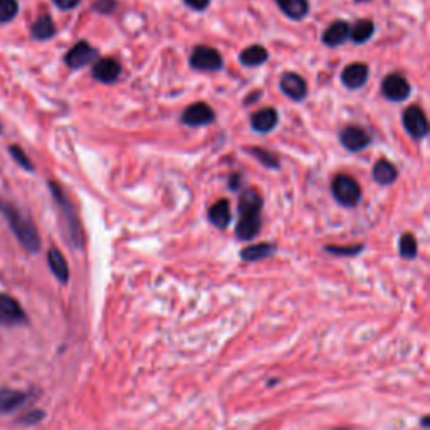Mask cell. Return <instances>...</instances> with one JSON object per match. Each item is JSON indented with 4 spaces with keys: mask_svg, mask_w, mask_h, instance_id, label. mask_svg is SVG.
<instances>
[{
    "mask_svg": "<svg viewBox=\"0 0 430 430\" xmlns=\"http://www.w3.org/2000/svg\"><path fill=\"white\" fill-rule=\"evenodd\" d=\"M410 91L412 90H410V84L405 79V76L397 74V72L395 74H388L383 79V83H381V92H383V96L388 101H405L410 96Z\"/></svg>",
    "mask_w": 430,
    "mask_h": 430,
    "instance_id": "obj_8",
    "label": "cell"
},
{
    "mask_svg": "<svg viewBox=\"0 0 430 430\" xmlns=\"http://www.w3.org/2000/svg\"><path fill=\"white\" fill-rule=\"evenodd\" d=\"M0 317H2V321H9V323H21L26 320V315H24L21 304L14 297L0 292Z\"/></svg>",
    "mask_w": 430,
    "mask_h": 430,
    "instance_id": "obj_16",
    "label": "cell"
},
{
    "mask_svg": "<svg viewBox=\"0 0 430 430\" xmlns=\"http://www.w3.org/2000/svg\"><path fill=\"white\" fill-rule=\"evenodd\" d=\"M269 59V52L263 46H251L247 47L242 54L239 56V61L247 67L263 66Z\"/></svg>",
    "mask_w": 430,
    "mask_h": 430,
    "instance_id": "obj_26",
    "label": "cell"
},
{
    "mask_svg": "<svg viewBox=\"0 0 430 430\" xmlns=\"http://www.w3.org/2000/svg\"><path fill=\"white\" fill-rule=\"evenodd\" d=\"M188 7H192L194 10H205L210 3V0H183Z\"/></svg>",
    "mask_w": 430,
    "mask_h": 430,
    "instance_id": "obj_36",
    "label": "cell"
},
{
    "mask_svg": "<svg viewBox=\"0 0 430 430\" xmlns=\"http://www.w3.org/2000/svg\"><path fill=\"white\" fill-rule=\"evenodd\" d=\"M26 400L27 395L24 392L12 388H0V413H9L12 410L19 408Z\"/></svg>",
    "mask_w": 430,
    "mask_h": 430,
    "instance_id": "obj_21",
    "label": "cell"
},
{
    "mask_svg": "<svg viewBox=\"0 0 430 430\" xmlns=\"http://www.w3.org/2000/svg\"><path fill=\"white\" fill-rule=\"evenodd\" d=\"M0 212L6 215L12 232L27 251L38 252L41 249V237H39L38 227L26 212L19 210L17 207L7 202H0Z\"/></svg>",
    "mask_w": 430,
    "mask_h": 430,
    "instance_id": "obj_1",
    "label": "cell"
},
{
    "mask_svg": "<svg viewBox=\"0 0 430 430\" xmlns=\"http://www.w3.org/2000/svg\"><path fill=\"white\" fill-rule=\"evenodd\" d=\"M397 176H399V170H397L395 165L388 162V160L381 158L375 163V167H373V180L379 182L380 185L393 183L397 180Z\"/></svg>",
    "mask_w": 430,
    "mask_h": 430,
    "instance_id": "obj_22",
    "label": "cell"
},
{
    "mask_svg": "<svg viewBox=\"0 0 430 430\" xmlns=\"http://www.w3.org/2000/svg\"><path fill=\"white\" fill-rule=\"evenodd\" d=\"M263 229V219L261 214L254 215H240L239 222L235 226V235L240 240H252L256 235H259Z\"/></svg>",
    "mask_w": 430,
    "mask_h": 430,
    "instance_id": "obj_13",
    "label": "cell"
},
{
    "mask_svg": "<svg viewBox=\"0 0 430 430\" xmlns=\"http://www.w3.org/2000/svg\"><path fill=\"white\" fill-rule=\"evenodd\" d=\"M331 192L336 202L343 207H356L361 200V188L358 182L349 175H336L331 182Z\"/></svg>",
    "mask_w": 430,
    "mask_h": 430,
    "instance_id": "obj_3",
    "label": "cell"
},
{
    "mask_svg": "<svg viewBox=\"0 0 430 430\" xmlns=\"http://www.w3.org/2000/svg\"><path fill=\"white\" fill-rule=\"evenodd\" d=\"M247 151L254 156V158L259 160L266 168H271V170H277V168H279V160H277V156L269 154L266 150H263V148H247Z\"/></svg>",
    "mask_w": 430,
    "mask_h": 430,
    "instance_id": "obj_28",
    "label": "cell"
},
{
    "mask_svg": "<svg viewBox=\"0 0 430 430\" xmlns=\"http://www.w3.org/2000/svg\"><path fill=\"white\" fill-rule=\"evenodd\" d=\"M98 59V49L92 47L90 42L81 41L71 47V51L64 56V63L71 67V69H81L88 64L94 63Z\"/></svg>",
    "mask_w": 430,
    "mask_h": 430,
    "instance_id": "obj_6",
    "label": "cell"
},
{
    "mask_svg": "<svg viewBox=\"0 0 430 430\" xmlns=\"http://www.w3.org/2000/svg\"><path fill=\"white\" fill-rule=\"evenodd\" d=\"M54 34L56 26L49 15H39L38 21L32 26V38L38 39V41H47V39L54 38Z\"/></svg>",
    "mask_w": 430,
    "mask_h": 430,
    "instance_id": "obj_25",
    "label": "cell"
},
{
    "mask_svg": "<svg viewBox=\"0 0 430 430\" xmlns=\"http://www.w3.org/2000/svg\"><path fill=\"white\" fill-rule=\"evenodd\" d=\"M0 321H2V317H0Z\"/></svg>",
    "mask_w": 430,
    "mask_h": 430,
    "instance_id": "obj_40",
    "label": "cell"
},
{
    "mask_svg": "<svg viewBox=\"0 0 430 430\" xmlns=\"http://www.w3.org/2000/svg\"><path fill=\"white\" fill-rule=\"evenodd\" d=\"M116 7H118L116 0H96V2L92 3V9L99 12V14H111Z\"/></svg>",
    "mask_w": 430,
    "mask_h": 430,
    "instance_id": "obj_32",
    "label": "cell"
},
{
    "mask_svg": "<svg viewBox=\"0 0 430 430\" xmlns=\"http://www.w3.org/2000/svg\"><path fill=\"white\" fill-rule=\"evenodd\" d=\"M402 123H404V128L413 140L425 138L429 133L427 116L424 115V111L419 106L407 108L402 115Z\"/></svg>",
    "mask_w": 430,
    "mask_h": 430,
    "instance_id": "obj_5",
    "label": "cell"
},
{
    "mask_svg": "<svg viewBox=\"0 0 430 430\" xmlns=\"http://www.w3.org/2000/svg\"><path fill=\"white\" fill-rule=\"evenodd\" d=\"M274 2L291 21H303L309 14L308 0H274Z\"/></svg>",
    "mask_w": 430,
    "mask_h": 430,
    "instance_id": "obj_17",
    "label": "cell"
},
{
    "mask_svg": "<svg viewBox=\"0 0 430 430\" xmlns=\"http://www.w3.org/2000/svg\"><path fill=\"white\" fill-rule=\"evenodd\" d=\"M281 90L292 101H303L308 94L306 81L299 74H296V72L283 74V78H281Z\"/></svg>",
    "mask_w": 430,
    "mask_h": 430,
    "instance_id": "obj_11",
    "label": "cell"
},
{
    "mask_svg": "<svg viewBox=\"0 0 430 430\" xmlns=\"http://www.w3.org/2000/svg\"><path fill=\"white\" fill-rule=\"evenodd\" d=\"M349 39V24L345 21H335L323 32L321 41L328 47H338Z\"/></svg>",
    "mask_w": 430,
    "mask_h": 430,
    "instance_id": "obj_15",
    "label": "cell"
},
{
    "mask_svg": "<svg viewBox=\"0 0 430 430\" xmlns=\"http://www.w3.org/2000/svg\"><path fill=\"white\" fill-rule=\"evenodd\" d=\"M9 151H10L12 158H14L15 162L21 165L24 170H27V172L34 170V165H32L29 156L26 155V151H24L21 147H15V144H12V147H9Z\"/></svg>",
    "mask_w": 430,
    "mask_h": 430,
    "instance_id": "obj_30",
    "label": "cell"
},
{
    "mask_svg": "<svg viewBox=\"0 0 430 430\" xmlns=\"http://www.w3.org/2000/svg\"><path fill=\"white\" fill-rule=\"evenodd\" d=\"M0 133H2V123H0Z\"/></svg>",
    "mask_w": 430,
    "mask_h": 430,
    "instance_id": "obj_39",
    "label": "cell"
},
{
    "mask_svg": "<svg viewBox=\"0 0 430 430\" xmlns=\"http://www.w3.org/2000/svg\"><path fill=\"white\" fill-rule=\"evenodd\" d=\"M190 66L195 71L215 72L222 69V56L210 46H197L190 54Z\"/></svg>",
    "mask_w": 430,
    "mask_h": 430,
    "instance_id": "obj_4",
    "label": "cell"
},
{
    "mask_svg": "<svg viewBox=\"0 0 430 430\" xmlns=\"http://www.w3.org/2000/svg\"><path fill=\"white\" fill-rule=\"evenodd\" d=\"M375 34V24L368 19H360L349 27V38L355 44H363L372 39V35Z\"/></svg>",
    "mask_w": 430,
    "mask_h": 430,
    "instance_id": "obj_24",
    "label": "cell"
},
{
    "mask_svg": "<svg viewBox=\"0 0 430 430\" xmlns=\"http://www.w3.org/2000/svg\"><path fill=\"white\" fill-rule=\"evenodd\" d=\"M340 142L348 151L356 154V151L365 150V148L372 143V135H370L365 128L352 124V126L343 128V130L340 131Z\"/></svg>",
    "mask_w": 430,
    "mask_h": 430,
    "instance_id": "obj_9",
    "label": "cell"
},
{
    "mask_svg": "<svg viewBox=\"0 0 430 430\" xmlns=\"http://www.w3.org/2000/svg\"><path fill=\"white\" fill-rule=\"evenodd\" d=\"M215 122V113L207 103H195L190 104L188 108H185L182 113V123L187 126L195 128V126H207Z\"/></svg>",
    "mask_w": 430,
    "mask_h": 430,
    "instance_id": "obj_7",
    "label": "cell"
},
{
    "mask_svg": "<svg viewBox=\"0 0 430 430\" xmlns=\"http://www.w3.org/2000/svg\"><path fill=\"white\" fill-rule=\"evenodd\" d=\"M399 249H400V256L404 257V259H413V257L417 256V252H419V246H417L415 237L410 234V232H407V234H402Z\"/></svg>",
    "mask_w": 430,
    "mask_h": 430,
    "instance_id": "obj_27",
    "label": "cell"
},
{
    "mask_svg": "<svg viewBox=\"0 0 430 430\" xmlns=\"http://www.w3.org/2000/svg\"><path fill=\"white\" fill-rule=\"evenodd\" d=\"M276 252L274 244L263 242V244H256V246H249L246 249L240 251V259L247 261V263H257V261H263L266 257L272 256Z\"/></svg>",
    "mask_w": 430,
    "mask_h": 430,
    "instance_id": "obj_23",
    "label": "cell"
},
{
    "mask_svg": "<svg viewBox=\"0 0 430 430\" xmlns=\"http://www.w3.org/2000/svg\"><path fill=\"white\" fill-rule=\"evenodd\" d=\"M263 208V199L257 194L254 188H247L242 192L239 199V214L240 215H254L261 214Z\"/></svg>",
    "mask_w": 430,
    "mask_h": 430,
    "instance_id": "obj_19",
    "label": "cell"
},
{
    "mask_svg": "<svg viewBox=\"0 0 430 430\" xmlns=\"http://www.w3.org/2000/svg\"><path fill=\"white\" fill-rule=\"evenodd\" d=\"M91 74L96 81H99L103 84H113L119 79V74H122V66H119V63L113 58L96 59L94 66H92V69H91Z\"/></svg>",
    "mask_w": 430,
    "mask_h": 430,
    "instance_id": "obj_10",
    "label": "cell"
},
{
    "mask_svg": "<svg viewBox=\"0 0 430 430\" xmlns=\"http://www.w3.org/2000/svg\"><path fill=\"white\" fill-rule=\"evenodd\" d=\"M44 419V412L42 410H32V412L26 413V415L21 419V424L24 425H34L38 422H41Z\"/></svg>",
    "mask_w": 430,
    "mask_h": 430,
    "instance_id": "obj_33",
    "label": "cell"
},
{
    "mask_svg": "<svg viewBox=\"0 0 430 430\" xmlns=\"http://www.w3.org/2000/svg\"><path fill=\"white\" fill-rule=\"evenodd\" d=\"M422 425H424V427H429V415L424 417V420H422Z\"/></svg>",
    "mask_w": 430,
    "mask_h": 430,
    "instance_id": "obj_37",
    "label": "cell"
},
{
    "mask_svg": "<svg viewBox=\"0 0 430 430\" xmlns=\"http://www.w3.org/2000/svg\"><path fill=\"white\" fill-rule=\"evenodd\" d=\"M279 116L274 108H264L251 116V126L257 133H269L276 128Z\"/></svg>",
    "mask_w": 430,
    "mask_h": 430,
    "instance_id": "obj_14",
    "label": "cell"
},
{
    "mask_svg": "<svg viewBox=\"0 0 430 430\" xmlns=\"http://www.w3.org/2000/svg\"><path fill=\"white\" fill-rule=\"evenodd\" d=\"M355 2H368V0H355Z\"/></svg>",
    "mask_w": 430,
    "mask_h": 430,
    "instance_id": "obj_38",
    "label": "cell"
},
{
    "mask_svg": "<svg viewBox=\"0 0 430 430\" xmlns=\"http://www.w3.org/2000/svg\"><path fill=\"white\" fill-rule=\"evenodd\" d=\"M242 187V175L240 174H232L229 175V188L232 192H239Z\"/></svg>",
    "mask_w": 430,
    "mask_h": 430,
    "instance_id": "obj_34",
    "label": "cell"
},
{
    "mask_svg": "<svg viewBox=\"0 0 430 430\" xmlns=\"http://www.w3.org/2000/svg\"><path fill=\"white\" fill-rule=\"evenodd\" d=\"M328 252H331V254L336 256H356L360 254L361 251H363V246H349V247H338V246H326L324 247Z\"/></svg>",
    "mask_w": 430,
    "mask_h": 430,
    "instance_id": "obj_31",
    "label": "cell"
},
{
    "mask_svg": "<svg viewBox=\"0 0 430 430\" xmlns=\"http://www.w3.org/2000/svg\"><path fill=\"white\" fill-rule=\"evenodd\" d=\"M19 3L17 0H0V22H10L17 15Z\"/></svg>",
    "mask_w": 430,
    "mask_h": 430,
    "instance_id": "obj_29",
    "label": "cell"
},
{
    "mask_svg": "<svg viewBox=\"0 0 430 430\" xmlns=\"http://www.w3.org/2000/svg\"><path fill=\"white\" fill-rule=\"evenodd\" d=\"M52 2H54L61 10H71L74 9V7H78L81 0H52Z\"/></svg>",
    "mask_w": 430,
    "mask_h": 430,
    "instance_id": "obj_35",
    "label": "cell"
},
{
    "mask_svg": "<svg viewBox=\"0 0 430 430\" xmlns=\"http://www.w3.org/2000/svg\"><path fill=\"white\" fill-rule=\"evenodd\" d=\"M232 214H231V204L226 199H220L208 208V220H210L212 226L219 229H226L231 222Z\"/></svg>",
    "mask_w": 430,
    "mask_h": 430,
    "instance_id": "obj_18",
    "label": "cell"
},
{
    "mask_svg": "<svg viewBox=\"0 0 430 430\" xmlns=\"http://www.w3.org/2000/svg\"><path fill=\"white\" fill-rule=\"evenodd\" d=\"M368 81V66L363 63L349 64L341 72V83L348 88V90H360Z\"/></svg>",
    "mask_w": 430,
    "mask_h": 430,
    "instance_id": "obj_12",
    "label": "cell"
},
{
    "mask_svg": "<svg viewBox=\"0 0 430 430\" xmlns=\"http://www.w3.org/2000/svg\"><path fill=\"white\" fill-rule=\"evenodd\" d=\"M47 263H49L52 274L58 277L61 283H67V281H69V266H67L66 259H64L59 249L52 247L51 251L47 252Z\"/></svg>",
    "mask_w": 430,
    "mask_h": 430,
    "instance_id": "obj_20",
    "label": "cell"
},
{
    "mask_svg": "<svg viewBox=\"0 0 430 430\" xmlns=\"http://www.w3.org/2000/svg\"><path fill=\"white\" fill-rule=\"evenodd\" d=\"M49 188L52 192V197H54V200L59 205V210H61V214H63L64 229H66V234H67L66 239L69 240L71 246H74L76 249L83 247V229H81V224H79L78 215H76L74 207H72L69 199H67L66 194H64V190L59 187L58 183L49 182Z\"/></svg>",
    "mask_w": 430,
    "mask_h": 430,
    "instance_id": "obj_2",
    "label": "cell"
}]
</instances>
